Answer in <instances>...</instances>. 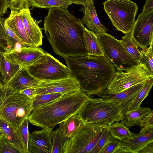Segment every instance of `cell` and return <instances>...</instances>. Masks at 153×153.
Returning <instances> with one entry per match:
<instances>
[{
  "instance_id": "obj_1",
  "label": "cell",
  "mask_w": 153,
  "mask_h": 153,
  "mask_svg": "<svg viewBox=\"0 0 153 153\" xmlns=\"http://www.w3.org/2000/svg\"><path fill=\"white\" fill-rule=\"evenodd\" d=\"M84 25L68 8L49 9L43 29L54 52L64 58L88 56Z\"/></svg>"
},
{
  "instance_id": "obj_2",
  "label": "cell",
  "mask_w": 153,
  "mask_h": 153,
  "mask_svg": "<svg viewBox=\"0 0 153 153\" xmlns=\"http://www.w3.org/2000/svg\"><path fill=\"white\" fill-rule=\"evenodd\" d=\"M64 60L71 76L88 96L106 89L116 73L113 64L105 55L69 57Z\"/></svg>"
},
{
  "instance_id": "obj_3",
  "label": "cell",
  "mask_w": 153,
  "mask_h": 153,
  "mask_svg": "<svg viewBox=\"0 0 153 153\" xmlns=\"http://www.w3.org/2000/svg\"><path fill=\"white\" fill-rule=\"evenodd\" d=\"M88 97L81 90L64 94L50 103L33 110L28 121L33 125L43 128H53L77 114Z\"/></svg>"
},
{
  "instance_id": "obj_4",
  "label": "cell",
  "mask_w": 153,
  "mask_h": 153,
  "mask_svg": "<svg viewBox=\"0 0 153 153\" xmlns=\"http://www.w3.org/2000/svg\"><path fill=\"white\" fill-rule=\"evenodd\" d=\"M84 123L107 126L120 122L122 118L120 107L100 98L89 97L77 114Z\"/></svg>"
},
{
  "instance_id": "obj_5",
  "label": "cell",
  "mask_w": 153,
  "mask_h": 153,
  "mask_svg": "<svg viewBox=\"0 0 153 153\" xmlns=\"http://www.w3.org/2000/svg\"><path fill=\"white\" fill-rule=\"evenodd\" d=\"M34 97L9 90L0 105V120L16 131L32 112Z\"/></svg>"
},
{
  "instance_id": "obj_6",
  "label": "cell",
  "mask_w": 153,
  "mask_h": 153,
  "mask_svg": "<svg viewBox=\"0 0 153 153\" xmlns=\"http://www.w3.org/2000/svg\"><path fill=\"white\" fill-rule=\"evenodd\" d=\"M103 4L116 29L125 34L131 33L137 13V3L130 0H107Z\"/></svg>"
},
{
  "instance_id": "obj_7",
  "label": "cell",
  "mask_w": 153,
  "mask_h": 153,
  "mask_svg": "<svg viewBox=\"0 0 153 153\" xmlns=\"http://www.w3.org/2000/svg\"><path fill=\"white\" fill-rule=\"evenodd\" d=\"M106 127L83 123L65 144L64 153H91Z\"/></svg>"
},
{
  "instance_id": "obj_8",
  "label": "cell",
  "mask_w": 153,
  "mask_h": 153,
  "mask_svg": "<svg viewBox=\"0 0 153 153\" xmlns=\"http://www.w3.org/2000/svg\"><path fill=\"white\" fill-rule=\"evenodd\" d=\"M104 55L118 71H127L139 64L127 52L120 41L107 33L96 35Z\"/></svg>"
},
{
  "instance_id": "obj_9",
  "label": "cell",
  "mask_w": 153,
  "mask_h": 153,
  "mask_svg": "<svg viewBox=\"0 0 153 153\" xmlns=\"http://www.w3.org/2000/svg\"><path fill=\"white\" fill-rule=\"evenodd\" d=\"M26 68L32 75L40 81L59 80L71 76L67 66L45 52L38 60Z\"/></svg>"
},
{
  "instance_id": "obj_10",
  "label": "cell",
  "mask_w": 153,
  "mask_h": 153,
  "mask_svg": "<svg viewBox=\"0 0 153 153\" xmlns=\"http://www.w3.org/2000/svg\"><path fill=\"white\" fill-rule=\"evenodd\" d=\"M153 78L145 65L140 63L137 66L123 72L118 71L107 89L111 92L118 93L140 83Z\"/></svg>"
},
{
  "instance_id": "obj_11",
  "label": "cell",
  "mask_w": 153,
  "mask_h": 153,
  "mask_svg": "<svg viewBox=\"0 0 153 153\" xmlns=\"http://www.w3.org/2000/svg\"><path fill=\"white\" fill-rule=\"evenodd\" d=\"M133 39L141 48L153 42V9L138 17L130 33Z\"/></svg>"
},
{
  "instance_id": "obj_12",
  "label": "cell",
  "mask_w": 153,
  "mask_h": 153,
  "mask_svg": "<svg viewBox=\"0 0 153 153\" xmlns=\"http://www.w3.org/2000/svg\"><path fill=\"white\" fill-rule=\"evenodd\" d=\"M144 82L118 93H111L106 88L97 95L99 98L105 101L119 105L123 115L128 111L131 103L140 91Z\"/></svg>"
},
{
  "instance_id": "obj_13",
  "label": "cell",
  "mask_w": 153,
  "mask_h": 153,
  "mask_svg": "<svg viewBox=\"0 0 153 153\" xmlns=\"http://www.w3.org/2000/svg\"><path fill=\"white\" fill-rule=\"evenodd\" d=\"M35 88L36 95L53 93L65 94L81 90L77 82L71 76L59 80L40 81Z\"/></svg>"
},
{
  "instance_id": "obj_14",
  "label": "cell",
  "mask_w": 153,
  "mask_h": 153,
  "mask_svg": "<svg viewBox=\"0 0 153 153\" xmlns=\"http://www.w3.org/2000/svg\"><path fill=\"white\" fill-rule=\"evenodd\" d=\"M45 53L39 47L22 46L16 51L8 50L7 56L20 68H27L36 61Z\"/></svg>"
},
{
  "instance_id": "obj_15",
  "label": "cell",
  "mask_w": 153,
  "mask_h": 153,
  "mask_svg": "<svg viewBox=\"0 0 153 153\" xmlns=\"http://www.w3.org/2000/svg\"><path fill=\"white\" fill-rule=\"evenodd\" d=\"M53 128H44L30 134L28 146L31 153H51Z\"/></svg>"
},
{
  "instance_id": "obj_16",
  "label": "cell",
  "mask_w": 153,
  "mask_h": 153,
  "mask_svg": "<svg viewBox=\"0 0 153 153\" xmlns=\"http://www.w3.org/2000/svg\"><path fill=\"white\" fill-rule=\"evenodd\" d=\"M40 80L32 75L26 68H20L5 85L11 91H19L36 87Z\"/></svg>"
},
{
  "instance_id": "obj_17",
  "label": "cell",
  "mask_w": 153,
  "mask_h": 153,
  "mask_svg": "<svg viewBox=\"0 0 153 153\" xmlns=\"http://www.w3.org/2000/svg\"><path fill=\"white\" fill-rule=\"evenodd\" d=\"M79 10L84 15L81 20L89 30L96 35L107 33V29L100 22L97 16L93 0L83 4Z\"/></svg>"
},
{
  "instance_id": "obj_18",
  "label": "cell",
  "mask_w": 153,
  "mask_h": 153,
  "mask_svg": "<svg viewBox=\"0 0 153 153\" xmlns=\"http://www.w3.org/2000/svg\"><path fill=\"white\" fill-rule=\"evenodd\" d=\"M21 13L24 27L32 46L39 47L42 44L43 35L37 21L31 16L29 8L19 11Z\"/></svg>"
},
{
  "instance_id": "obj_19",
  "label": "cell",
  "mask_w": 153,
  "mask_h": 153,
  "mask_svg": "<svg viewBox=\"0 0 153 153\" xmlns=\"http://www.w3.org/2000/svg\"><path fill=\"white\" fill-rule=\"evenodd\" d=\"M153 142V130L143 134H137L122 142L116 153H138L149 143Z\"/></svg>"
},
{
  "instance_id": "obj_20",
  "label": "cell",
  "mask_w": 153,
  "mask_h": 153,
  "mask_svg": "<svg viewBox=\"0 0 153 153\" xmlns=\"http://www.w3.org/2000/svg\"><path fill=\"white\" fill-rule=\"evenodd\" d=\"M8 50L10 49L7 45L0 43V76L4 85L20 68L7 56Z\"/></svg>"
},
{
  "instance_id": "obj_21",
  "label": "cell",
  "mask_w": 153,
  "mask_h": 153,
  "mask_svg": "<svg viewBox=\"0 0 153 153\" xmlns=\"http://www.w3.org/2000/svg\"><path fill=\"white\" fill-rule=\"evenodd\" d=\"M4 22L25 43L26 46H32L25 31L20 11L11 10L9 16L5 19Z\"/></svg>"
},
{
  "instance_id": "obj_22",
  "label": "cell",
  "mask_w": 153,
  "mask_h": 153,
  "mask_svg": "<svg viewBox=\"0 0 153 153\" xmlns=\"http://www.w3.org/2000/svg\"><path fill=\"white\" fill-rule=\"evenodd\" d=\"M0 127L6 136V137L19 153H31L25 146L22 140L17 131L4 121L0 120Z\"/></svg>"
},
{
  "instance_id": "obj_23",
  "label": "cell",
  "mask_w": 153,
  "mask_h": 153,
  "mask_svg": "<svg viewBox=\"0 0 153 153\" xmlns=\"http://www.w3.org/2000/svg\"><path fill=\"white\" fill-rule=\"evenodd\" d=\"M151 111L149 108L143 107L140 106L137 109L128 111L123 114L121 122L127 127L139 125L142 119Z\"/></svg>"
},
{
  "instance_id": "obj_24",
  "label": "cell",
  "mask_w": 153,
  "mask_h": 153,
  "mask_svg": "<svg viewBox=\"0 0 153 153\" xmlns=\"http://www.w3.org/2000/svg\"><path fill=\"white\" fill-rule=\"evenodd\" d=\"M83 123L81 117L77 114L72 115L59 124L63 135L70 138L76 133Z\"/></svg>"
},
{
  "instance_id": "obj_25",
  "label": "cell",
  "mask_w": 153,
  "mask_h": 153,
  "mask_svg": "<svg viewBox=\"0 0 153 153\" xmlns=\"http://www.w3.org/2000/svg\"><path fill=\"white\" fill-rule=\"evenodd\" d=\"M85 34L88 56H104L103 51L97 35L86 28L85 29Z\"/></svg>"
},
{
  "instance_id": "obj_26",
  "label": "cell",
  "mask_w": 153,
  "mask_h": 153,
  "mask_svg": "<svg viewBox=\"0 0 153 153\" xmlns=\"http://www.w3.org/2000/svg\"><path fill=\"white\" fill-rule=\"evenodd\" d=\"M114 138L124 142L136 135L137 134L131 132L128 128L121 122H117L106 127Z\"/></svg>"
},
{
  "instance_id": "obj_27",
  "label": "cell",
  "mask_w": 153,
  "mask_h": 153,
  "mask_svg": "<svg viewBox=\"0 0 153 153\" xmlns=\"http://www.w3.org/2000/svg\"><path fill=\"white\" fill-rule=\"evenodd\" d=\"M32 7L40 8L61 7L68 8L74 3L70 0H29Z\"/></svg>"
},
{
  "instance_id": "obj_28",
  "label": "cell",
  "mask_w": 153,
  "mask_h": 153,
  "mask_svg": "<svg viewBox=\"0 0 153 153\" xmlns=\"http://www.w3.org/2000/svg\"><path fill=\"white\" fill-rule=\"evenodd\" d=\"M127 52L139 64L140 63V54L138 45L132 39L131 33L125 34L120 40Z\"/></svg>"
},
{
  "instance_id": "obj_29",
  "label": "cell",
  "mask_w": 153,
  "mask_h": 153,
  "mask_svg": "<svg viewBox=\"0 0 153 153\" xmlns=\"http://www.w3.org/2000/svg\"><path fill=\"white\" fill-rule=\"evenodd\" d=\"M52 137V146L51 153H64L65 144L69 138L63 135L59 127L53 131Z\"/></svg>"
},
{
  "instance_id": "obj_30",
  "label": "cell",
  "mask_w": 153,
  "mask_h": 153,
  "mask_svg": "<svg viewBox=\"0 0 153 153\" xmlns=\"http://www.w3.org/2000/svg\"><path fill=\"white\" fill-rule=\"evenodd\" d=\"M153 84V78L150 79L143 83L142 88L131 103L128 111L138 108L144 99L148 95Z\"/></svg>"
},
{
  "instance_id": "obj_31",
  "label": "cell",
  "mask_w": 153,
  "mask_h": 153,
  "mask_svg": "<svg viewBox=\"0 0 153 153\" xmlns=\"http://www.w3.org/2000/svg\"><path fill=\"white\" fill-rule=\"evenodd\" d=\"M61 93H53L36 94L33 98V110L50 103L63 96Z\"/></svg>"
},
{
  "instance_id": "obj_32",
  "label": "cell",
  "mask_w": 153,
  "mask_h": 153,
  "mask_svg": "<svg viewBox=\"0 0 153 153\" xmlns=\"http://www.w3.org/2000/svg\"><path fill=\"white\" fill-rule=\"evenodd\" d=\"M153 43H152L149 47L141 48L140 50V63L145 65L149 72L153 75Z\"/></svg>"
},
{
  "instance_id": "obj_33",
  "label": "cell",
  "mask_w": 153,
  "mask_h": 153,
  "mask_svg": "<svg viewBox=\"0 0 153 153\" xmlns=\"http://www.w3.org/2000/svg\"><path fill=\"white\" fill-rule=\"evenodd\" d=\"M113 138L106 127L91 153H101L108 143Z\"/></svg>"
},
{
  "instance_id": "obj_34",
  "label": "cell",
  "mask_w": 153,
  "mask_h": 153,
  "mask_svg": "<svg viewBox=\"0 0 153 153\" xmlns=\"http://www.w3.org/2000/svg\"><path fill=\"white\" fill-rule=\"evenodd\" d=\"M3 24L8 39V47L10 49L13 48L17 43H19L23 46H26L25 43L16 36L5 22H4Z\"/></svg>"
},
{
  "instance_id": "obj_35",
  "label": "cell",
  "mask_w": 153,
  "mask_h": 153,
  "mask_svg": "<svg viewBox=\"0 0 153 153\" xmlns=\"http://www.w3.org/2000/svg\"><path fill=\"white\" fill-rule=\"evenodd\" d=\"M139 125L140 128V134H143L153 130V110L142 119Z\"/></svg>"
},
{
  "instance_id": "obj_36",
  "label": "cell",
  "mask_w": 153,
  "mask_h": 153,
  "mask_svg": "<svg viewBox=\"0 0 153 153\" xmlns=\"http://www.w3.org/2000/svg\"><path fill=\"white\" fill-rule=\"evenodd\" d=\"M16 131L20 136L25 147L30 151L28 146L30 134L28 130V119L25 120Z\"/></svg>"
},
{
  "instance_id": "obj_37",
  "label": "cell",
  "mask_w": 153,
  "mask_h": 153,
  "mask_svg": "<svg viewBox=\"0 0 153 153\" xmlns=\"http://www.w3.org/2000/svg\"><path fill=\"white\" fill-rule=\"evenodd\" d=\"M11 10L20 11L31 7L29 0H8Z\"/></svg>"
},
{
  "instance_id": "obj_38",
  "label": "cell",
  "mask_w": 153,
  "mask_h": 153,
  "mask_svg": "<svg viewBox=\"0 0 153 153\" xmlns=\"http://www.w3.org/2000/svg\"><path fill=\"white\" fill-rule=\"evenodd\" d=\"M6 153L19 152L11 143L5 135L0 139V153Z\"/></svg>"
},
{
  "instance_id": "obj_39",
  "label": "cell",
  "mask_w": 153,
  "mask_h": 153,
  "mask_svg": "<svg viewBox=\"0 0 153 153\" xmlns=\"http://www.w3.org/2000/svg\"><path fill=\"white\" fill-rule=\"evenodd\" d=\"M121 143V141L113 138L108 143L101 153H116Z\"/></svg>"
},
{
  "instance_id": "obj_40",
  "label": "cell",
  "mask_w": 153,
  "mask_h": 153,
  "mask_svg": "<svg viewBox=\"0 0 153 153\" xmlns=\"http://www.w3.org/2000/svg\"><path fill=\"white\" fill-rule=\"evenodd\" d=\"M0 43L8 46V39L3 23L0 20Z\"/></svg>"
},
{
  "instance_id": "obj_41",
  "label": "cell",
  "mask_w": 153,
  "mask_h": 153,
  "mask_svg": "<svg viewBox=\"0 0 153 153\" xmlns=\"http://www.w3.org/2000/svg\"><path fill=\"white\" fill-rule=\"evenodd\" d=\"M153 9V0H146L142 12L139 15L140 16Z\"/></svg>"
},
{
  "instance_id": "obj_42",
  "label": "cell",
  "mask_w": 153,
  "mask_h": 153,
  "mask_svg": "<svg viewBox=\"0 0 153 153\" xmlns=\"http://www.w3.org/2000/svg\"><path fill=\"white\" fill-rule=\"evenodd\" d=\"M8 8V0H0V17L7 13Z\"/></svg>"
},
{
  "instance_id": "obj_43",
  "label": "cell",
  "mask_w": 153,
  "mask_h": 153,
  "mask_svg": "<svg viewBox=\"0 0 153 153\" xmlns=\"http://www.w3.org/2000/svg\"><path fill=\"white\" fill-rule=\"evenodd\" d=\"M153 142L147 144L140 149L138 153H153Z\"/></svg>"
},
{
  "instance_id": "obj_44",
  "label": "cell",
  "mask_w": 153,
  "mask_h": 153,
  "mask_svg": "<svg viewBox=\"0 0 153 153\" xmlns=\"http://www.w3.org/2000/svg\"><path fill=\"white\" fill-rule=\"evenodd\" d=\"M18 92L29 97H33L36 95L35 87L30 88Z\"/></svg>"
},
{
  "instance_id": "obj_45",
  "label": "cell",
  "mask_w": 153,
  "mask_h": 153,
  "mask_svg": "<svg viewBox=\"0 0 153 153\" xmlns=\"http://www.w3.org/2000/svg\"><path fill=\"white\" fill-rule=\"evenodd\" d=\"M9 91V89L5 85L0 89V105L5 99Z\"/></svg>"
},
{
  "instance_id": "obj_46",
  "label": "cell",
  "mask_w": 153,
  "mask_h": 153,
  "mask_svg": "<svg viewBox=\"0 0 153 153\" xmlns=\"http://www.w3.org/2000/svg\"><path fill=\"white\" fill-rule=\"evenodd\" d=\"M74 4L77 5H83V4L92 0H70Z\"/></svg>"
},
{
  "instance_id": "obj_47",
  "label": "cell",
  "mask_w": 153,
  "mask_h": 153,
  "mask_svg": "<svg viewBox=\"0 0 153 153\" xmlns=\"http://www.w3.org/2000/svg\"><path fill=\"white\" fill-rule=\"evenodd\" d=\"M5 135H6L5 134V133L0 127V139Z\"/></svg>"
},
{
  "instance_id": "obj_48",
  "label": "cell",
  "mask_w": 153,
  "mask_h": 153,
  "mask_svg": "<svg viewBox=\"0 0 153 153\" xmlns=\"http://www.w3.org/2000/svg\"><path fill=\"white\" fill-rule=\"evenodd\" d=\"M0 85H4V84L3 82V81H2V79H1V78L0 76Z\"/></svg>"
},
{
  "instance_id": "obj_49",
  "label": "cell",
  "mask_w": 153,
  "mask_h": 153,
  "mask_svg": "<svg viewBox=\"0 0 153 153\" xmlns=\"http://www.w3.org/2000/svg\"></svg>"
}]
</instances>
